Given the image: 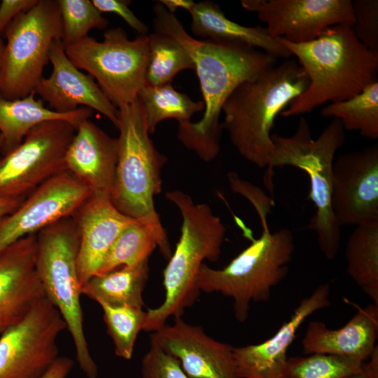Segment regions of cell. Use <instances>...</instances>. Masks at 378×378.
I'll use <instances>...</instances> for the list:
<instances>
[{"mask_svg": "<svg viewBox=\"0 0 378 378\" xmlns=\"http://www.w3.org/2000/svg\"><path fill=\"white\" fill-rule=\"evenodd\" d=\"M153 12V31L176 39L193 60L204 99L202 118L195 122L178 123L177 138L202 160L211 162L220 149V117L225 102L239 84L275 66L276 59L244 44L194 38L159 1Z\"/></svg>", "mask_w": 378, "mask_h": 378, "instance_id": "6da1fadb", "label": "cell"}, {"mask_svg": "<svg viewBox=\"0 0 378 378\" xmlns=\"http://www.w3.org/2000/svg\"><path fill=\"white\" fill-rule=\"evenodd\" d=\"M238 194L246 198L258 214L262 226L260 236L225 267L214 269L203 263L196 286L204 293H218L233 301L234 315L239 322L246 321L252 302L270 300L272 289L287 276L295 250L294 237L287 228L272 232L267 215L274 203L259 188L242 184Z\"/></svg>", "mask_w": 378, "mask_h": 378, "instance_id": "7a4b0ae2", "label": "cell"}, {"mask_svg": "<svg viewBox=\"0 0 378 378\" xmlns=\"http://www.w3.org/2000/svg\"><path fill=\"white\" fill-rule=\"evenodd\" d=\"M276 39L296 56L309 79L307 89L281 113L283 117L312 112L327 102L346 100L378 80V52L362 44L349 25L328 27L303 43Z\"/></svg>", "mask_w": 378, "mask_h": 378, "instance_id": "3957f363", "label": "cell"}, {"mask_svg": "<svg viewBox=\"0 0 378 378\" xmlns=\"http://www.w3.org/2000/svg\"><path fill=\"white\" fill-rule=\"evenodd\" d=\"M309 85L299 63L287 59L234 90L222 108V127L241 157L258 167H270L276 149L271 134L276 117Z\"/></svg>", "mask_w": 378, "mask_h": 378, "instance_id": "277c9868", "label": "cell"}, {"mask_svg": "<svg viewBox=\"0 0 378 378\" xmlns=\"http://www.w3.org/2000/svg\"><path fill=\"white\" fill-rule=\"evenodd\" d=\"M166 198L180 211L181 236L163 271L164 299L158 307L148 309L143 330L154 332L169 317H182L194 305L200 291L196 279L204 260L217 262L226 227L207 204H196L187 193L174 190Z\"/></svg>", "mask_w": 378, "mask_h": 378, "instance_id": "5b68a950", "label": "cell"}, {"mask_svg": "<svg viewBox=\"0 0 378 378\" xmlns=\"http://www.w3.org/2000/svg\"><path fill=\"white\" fill-rule=\"evenodd\" d=\"M118 109V160L111 201L121 213L148 226L160 253L169 260V241L154 204V197L162 191L161 172L167 158L150 138L138 97Z\"/></svg>", "mask_w": 378, "mask_h": 378, "instance_id": "8992f818", "label": "cell"}, {"mask_svg": "<svg viewBox=\"0 0 378 378\" xmlns=\"http://www.w3.org/2000/svg\"><path fill=\"white\" fill-rule=\"evenodd\" d=\"M344 130L340 120L333 118L314 139L307 120L301 117L292 136L272 134L276 149L265 176V183L272 190L275 167L289 166L307 174L310 183L308 199L316 209L307 228L315 231L320 250L328 260L337 255L341 242V226L332 207V165L337 150L344 143Z\"/></svg>", "mask_w": 378, "mask_h": 378, "instance_id": "52a82bcc", "label": "cell"}, {"mask_svg": "<svg viewBox=\"0 0 378 378\" xmlns=\"http://www.w3.org/2000/svg\"><path fill=\"white\" fill-rule=\"evenodd\" d=\"M79 245V231L71 216L46 227L36 234V270L46 297L66 323L80 369L88 378H97L98 368L84 332L77 265Z\"/></svg>", "mask_w": 378, "mask_h": 378, "instance_id": "ba28073f", "label": "cell"}, {"mask_svg": "<svg viewBox=\"0 0 378 378\" xmlns=\"http://www.w3.org/2000/svg\"><path fill=\"white\" fill-rule=\"evenodd\" d=\"M57 0H38L18 15L5 30L0 68V98H23L43 78L53 43L62 38Z\"/></svg>", "mask_w": 378, "mask_h": 378, "instance_id": "9c48e42d", "label": "cell"}, {"mask_svg": "<svg viewBox=\"0 0 378 378\" xmlns=\"http://www.w3.org/2000/svg\"><path fill=\"white\" fill-rule=\"evenodd\" d=\"M78 69L88 72L117 108L137 99L145 85L148 56V34L130 40L120 27L104 33L102 41L89 36L64 47Z\"/></svg>", "mask_w": 378, "mask_h": 378, "instance_id": "30bf717a", "label": "cell"}, {"mask_svg": "<svg viewBox=\"0 0 378 378\" xmlns=\"http://www.w3.org/2000/svg\"><path fill=\"white\" fill-rule=\"evenodd\" d=\"M76 127L63 120L42 122L0 159V195L25 198L66 171L65 156Z\"/></svg>", "mask_w": 378, "mask_h": 378, "instance_id": "8fae6325", "label": "cell"}, {"mask_svg": "<svg viewBox=\"0 0 378 378\" xmlns=\"http://www.w3.org/2000/svg\"><path fill=\"white\" fill-rule=\"evenodd\" d=\"M67 330L46 297L0 335V378H41L59 356L57 339Z\"/></svg>", "mask_w": 378, "mask_h": 378, "instance_id": "7c38bea8", "label": "cell"}, {"mask_svg": "<svg viewBox=\"0 0 378 378\" xmlns=\"http://www.w3.org/2000/svg\"><path fill=\"white\" fill-rule=\"evenodd\" d=\"M91 194L90 187L67 170L41 184L0 219V254L19 239L71 216Z\"/></svg>", "mask_w": 378, "mask_h": 378, "instance_id": "4fadbf2b", "label": "cell"}, {"mask_svg": "<svg viewBox=\"0 0 378 378\" xmlns=\"http://www.w3.org/2000/svg\"><path fill=\"white\" fill-rule=\"evenodd\" d=\"M242 7L257 13L268 34L293 43L316 39L327 28L351 27V0H242Z\"/></svg>", "mask_w": 378, "mask_h": 378, "instance_id": "5bb4252c", "label": "cell"}, {"mask_svg": "<svg viewBox=\"0 0 378 378\" xmlns=\"http://www.w3.org/2000/svg\"><path fill=\"white\" fill-rule=\"evenodd\" d=\"M332 207L340 226L378 223L377 144L335 158Z\"/></svg>", "mask_w": 378, "mask_h": 378, "instance_id": "9a60e30c", "label": "cell"}, {"mask_svg": "<svg viewBox=\"0 0 378 378\" xmlns=\"http://www.w3.org/2000/svg\"><path fill=\"white\" fill-rule=\"evenodd\" d=\"M150 341L177 359L190 378H239L234 346L214 340L201 326L188 323L182 317L152 332Z\"/></svg>", "mask_w": 378, "mask_h": 378, "instance_id": "2e32d148", "label": "cell"}, {"mask_svg": "<svg viewBox=\"0 0 378 378\" xmlns=\"http://www.w3.org/2000/svg\"><path fill=\"white\" fill-rule=\"evenodd\" d=\"M36 254V234L19 239L0 254V335L46 298Z\"/></svg>", "mask_w": 378, "mask_h": 378, "instance_id": "e0dca14e", "label": "cell"}, {"mask_svg": "<svg viewBox=\"0 0 378 378\" xmlns=\"http://www.w3.org/2000/svg\"><path fill=\"white\" fill-rule=\"evenodd\" d=\"M52 72L43 77L34 92L50 108L59 113L76 111L79 106L95 110L117 127L118 109L110 102L94 79L81 72L67 57L60 40L55 41L50 51Z\"/></svg>", "mask_w": 378, "mask_h": 378, "instance_id": "ac0fdd59", "label": "cell"}, {"mask_svg": "<svg viewBox=\"0 0 378 378\" xmlns=\"http://www.w3.org/2000/svg\"><path fill=\"white\" fill-rule=\"evenodd\" d=\"M330 286H318L303 298L291 316L268 340L255 344L233 348L239 378H279L286 365L288 349L295 334L310 315L331 304Z\"/></svg>", "mask_w": 378, "mask_h": 378, "instance_id": "d6986e66", "label": "cell"}, {"mask_svg": "<svg viewBox=\"0 0 378 378\" xmlns=\"http://www.w3.org/2000/svg\"><path fill=\"white\" fill-rule=\"evenodd\" d=\"M71 217L80 235L77 265L82 286L99 273L115 239L136 219L117 209L110 196L92 193Z\"/></svg>", "mask_w": 378, "mask_h": 378, "instance_id": "ffe728a7", "label": "cell"}, {"mask_svg": "<svg viewBox=\"0 0 378 378\" xmlns=\"http://www.w3.org/2000/svg\"><path fill=\"white\" fill-rule=\"evenodd\" d=\"M118 139L89 119L76 127L65 156L66 169L85 183L92 194L111 197L118 160Z\"/></svg>", "mask_w": 378, "mask_h": 378, "instance_id": "44dd1931", "label": "cell"}, {"mask_svg": "<svg viewBox=\"0 0 378 378\" xmlns=\"http://www.w3.org/2000/svg\"><path fill=\"white\" fill-rule=\"evenodd\" d=\"M356 314L342 328L330 329L319 321L308 323L302 347L305 354H321L358 359L363 362L377 347L378 305L362 307L350 302Z\"/></svg>", "mask_w": 378, "mask_h": 378, "instance_id": "7402d4cb", "label": "cell"}, {"mask_svg": "<svg viewBox=\"0 0 378 378\" xmlns=\"http://www.w3.org/2000/svg\"><path fill=\"white\" fill-rule=\"evenodd\" d=\"M194 35L209 40L239 43L260 50L276 58L289 59L288 49L272 37L265 27H247L227 18L220 6L211 1L196 3L189 12Z\"/></svg>", "mask_w": 378, "mask_h": 378, "instance_id": "603a6c76", "label": "cell"}, {"mask_svg": "<svg viewBox=\"0 0 378 378\" xmlns=\"http://www.w3.org/2000/svg\"><path fill=\"white\" fill-rule=\"evenodd\" d=\"M92 110L80 107L68 113H59L44 106L41 99L32 92L14 100L0 98V136L3 139L1 153L4 155L18 146L35 126L46 121L63 120L76 128L84 119H89Z\"/></svg>", "mask_w": 378, "mask_h": 378, "instance_id": "cb8c5ba5", "label": "cell"}, {"mask_svg": "<svg viewBox=\"0 0 378 378\" xmlns=\"http://www.w3.org/2000/svg\"><path fill=\"white\" fill-rule=\"evenodd\" d=\"M149 276L148 260L96 274L82 286L81 294L98 304L143 308V292Z\"/></svg>", "mask_w": 378, "mask_h": 378, "instance_id": "d4e9b609", "label": "cell"}, {"mask_svg": "<svg viewBox=\"0 0 378 378\" xmlns=\"http://www.w3.org/2000/svg\"><path fill=\"white\" fill-rule=\"evenodd\" d=\"M345 258L348 274L378 305V223L356 227L347 240Z\"/></svg>", "mask_w": 378, "mask_h": 378, "instance_id": "484cf974", "label": "cell"}, {"mask_svg": "<svg viewBox=\"0 0 378 378\" xmlns=\"http://www.w3.org/2000/svg\"><path fill=\"white\" fill-rule=\"evenodd\" d=\"M137 97L144 106L150 134L159 122L166 119L173 118L178 123L190 121L193 114L204 110L203 101H193L187 94L176 91L172 83L144 85Z\"/></svg>", "mask_w": 378, "mask_h": 378, "instance_id": "4316f807", "label": "cell"}, {"mask_svg": "<svg viewBox=\"0 0 378 378\" xmlns=\"http://www.w3.org/2000/svg\"><path fill=\"white\" fill-rule=\"evenodd\" d=\"M324 118L340 120L344 130L357 131L367 139H378V80L346 100L331 102L324 106Z\"/></svg>", "mask_w": 378, "mask_h": 378, "instance_id": "83f0119b", "label": "cell"}, {"mask_svg": "<svg viewBox=\"0 0 378 378\" xmlns=\"http://www.w3.org/2000/svg\"><path fill=\"white\" fill-rule=\"evenodd\" d=\"M195 70V64L186 50L174 38L160 31L148 34V56L145 85L172 83L183 70Z\"/></svg>", "mask_w": 378, "mask_h": 378, "instance_id": "f1b7e54d", "label": "cell"}, {"mask_svg": "<svg viewBox=\"0 0 378 378\" xmlns=\"http://www.w3.org/2000/svg\"><path fill=\"white\" fill-rule=\"evenodd\" d=\"M156 247V239L151 230L136 220L127 225L115 239L97 274L147 261Z\"/></svg>", "mask_w": 378, "mask_h": 378, "instance_id": "f546056e", "label": "cell"}, {"mask_svg": "<svg viewBox=\"0 0 378 378\" xmlns=\"http://www.w3.org/2000/svg\"><path fill=\"white\" fill-rule=\"evenodd\" d=\"M99 304L107 332L113 340L115 354L130 360L138 334L143 330L146 312L142 308L128 305Z\"/></svg>", "mask_w": 378, "mask_h": 378, "instance_id": "4dcf8cb0", "label": "cell"}, {"mask_svg": "<svg viewBox=\"0 0 378 378\" xmlns=\"http://www.w3.org/2000/svg\"><path fill=\"white\" fill-rule=\"evenodd\" d=\"M364 363L356 358L321 354L289 357L279 378H344L360 371Z\"/></svg>", "mask_w": 378, "mask_h": 378, "instance_id": "1f68e13d", "label": "cell"}, {"mask_svg": "<svg viewBox=\"0 0 378 378\" xmlns=\"http://www.w3.org/2000/svg\"><path fill=\"white\" fill-rule=\"evenodd\" d=\"M64 46L71 45L88 36L92 29H105L108 21L90 0H57Z\"/></svg>", "mask_w": 378, "mask_h": 378, "instance_id": "d6a6232c", "label": "cell"}, {"mask_svg": "<svg viewBox=\"0 0 378 378\" xmlns=\"http://www.w3.org/2000/svg\"><path fill=\"white\" fill-rule=\"evenodd\" d=\"M354 22L351 29L357 39L369 50L378 52V1H351Z\"/></svg>", "mask_w": 378, "mask_h": 378, "instance_id": "836d02e7", "label": "cell"}, {"mask_svg": "<svg viewBox=\"0 0 378 378\" xmlns=\"http://www.w3.org/2000/svg\"><path fill=\"white\" fill-rule=\"evenodd\" d=\"M141 372L143 378H190L177 359L153 344L142 358Z\"/></svg>", "mask_w": 378, "mask_h": 378, "instance_id": "e575fe53", "label": "cell"}, {"mask_svg": "<svg viewBox=\"0 0 378 378\" xmlns=\"http://www.w3.org/2000/svg\"><path fill=\"white\" fill-rule=\"evenodd\" d=\"M101 13H112L118 15L139 35H146L147 25L141 22L129 8L130 1L125 0H92Z\"/></svg>", "mask_w": 378, "mask_h": 378, "instance_id": "d590c367", "label": "cell"}, {"mask_svg": "<svg viewBox=\"0 0 378 378\" xmlns=\"http://www.w3.org/2000/svg\"><path fill=\"white\" fill-rule=\"evenodd\" d=\"M38 0H2L0 1V35L13 19L20 13L29 9Z\"/></svg>", "mask_w": 378, "mask_h": 378, "instance_id": "8d00e7d4", "label": "cell"}, {"mask_svg": "<svg viewBox=\"0 0 378 378\" xmlns=\"http://www.w3.org/2000/svg\"><path fill=\"white\" fill-rule=\"evenodd\" d=\"M74 365L67 356H59L41 378H66Z\"/></svg>", "mask_w": 378, "mask_h": 378, "instance_id": "74e56055", "label": "cell"}, {"mask_svg": "<svg viewBox=\"0 0 378 378\" xmlns=\"http://www.w3.org/2000/svg\"><path fill=\"white\" fill-rule=\"evenodd\" d=\"M367 360L360 371L344 378H378V346Z\"/></svg>", "mask_w": 378, "mask_h": 378, "instance_id": "f35d334b", "label": "cell"}, {"mask_svg": "<svg viewBox=\"0 0 378 378\" xmlns=\"http://www.w3.org/2000/svg\"><path fill=\"white\" fill-rule=\"evenodd\" d=\"M159 2L171 13L174 14L178 8L184 9L190 12L195 2L192 0H160Z\"/></svg>", "mask_w": 378, "mask_h": 378, "instance_id": "ab89813d", "label": "cell"}, {"mask_svg": "<svg viewBox=\"0 0 378 378\" xmlns=\"http://www.w3.org/2000/svg\"><path fill=\"white\" fill-rule=\"evenodd\" d=\"M25 198H11L0 195V219L15 211Z\"/></svg>", "mask_w": 378, "mask_h": 378, "instance_id": "60d3db41", "label": "cell"}, {"mask_svg": "<svg viewBox=\"0 0 378 378\" xmlns=\"http://www.w3.org/2000/svg\"><path fill=\"white\" fill-rule=\"evenodd\" d=\"M4 47V44L1 38H0V68H1V57H2Z\"/></svg>", "mask_w": 378, "mask_h": 378, "instance_id": "b9f144b4", "label": "cell"}, {"mask_svg": "<svg viewBox=\"0 0 378 378\" xmlns=\"http://www.w3.org/2000/svg\"><path fill=\"white\" fill-rule=\"evenodd\" d=\"M2 145H3V139H2L1 136H0V150H1V147H2Z\"/></svg>", "mask_w": 378, "mask_h": 378, "instance_id": "7bdbcfd3", "label": "cell"}]
</instances>
